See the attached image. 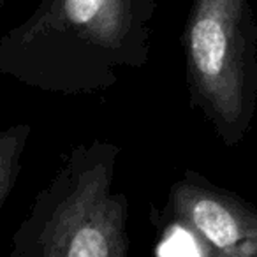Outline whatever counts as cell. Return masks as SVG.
<instances>
[{"label": "cell", "mask_w": 257, "mask_h": 257, "mask_svg": "<svg viewBox=\"0 0 257 257\" xmlns=\"http://www.w3.org/2000/svg\"><path fill=\"white\" fill-rule=\"evenodd\" d=\"M162 217L190 236L199 257H257V206L187 169Z\"/></svg>", "instance_id": "4"}, {"label": "cell", "mask_w": 257, "mask_h": 257, "mask_svg": "<svg viewBox=\"0 0 257 257\" xmlns=\"http://www.w3.org/2000/svg\"><path fill=\"white\" fill-rule=\"evenodd\" d=\"M155 0H41L0 37V76L55 95H93L150 57Z\"/></svg>", "instance_id": "1"}, {"label": "cell", "mask_w": 257, "mask_h": 257, "mask_svg": "<svg viewBox=\"0 0 257 257\" xmlns=\"http://www.w3.org/2000/svg\"><path fill=\"white\" fill-rule=\"evenodd\" d=\"M120 147L79 143L37 192L6 257H131L128 197L114 189Z\"/></svg>", "instance_id": "2"}, {"label": "cell", "mask_w": 257, "mask_h": 257, "mask_svg": "<svg viewBox=\"0 0 257 257\" xmlns=\"http://www.w3.org/2000/svg\"><path fill=\"white\" fill-rule=\"evenodd\" d=\"M190 104L225 147L257 111V20L250 0H192L182 36Z\"/></svg>", "instance_id": "3"}, {"label": "cell", "mask_w": 257, "mask_h": 257, "mask_svg": "<svg viewBox=\"0 0 257 257\" xmlns=\"http://www.w3.org/2000/svg\"><path fill=\"white\" fill-rule=\"evenodd\" d=\"M4 2H6V0H0V8H2V6H4Z\"/></svg>", "instance_id": "6"}, {"label": "cell", "mask_w": 257, "mask_h": 257, "mask_svg": "<svg viewBox=\"0 0 257 257\" xmlns=\"http://www.w3.org/2000/svg\"><path fill=\"white\" fill-rule=\"evenodd\" d=\"M30 133L32 127L29 123H13L0 128V211L18 183Z\"/></svg>", "instance_id": "5"}]
</instances>
